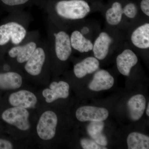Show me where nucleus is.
Listing matches in <instances>:
<instances>
[{
    "mask_svg": "<svg viewBox=\"0 0 149 149\" xmlns=\"http://www.w3.org/2000/svg\"><path fill=\"white\" fill-rule=\"evenodd\" d=\"M127 105L131 119L134 121L139 120L143 116L146 109V98L141 94L135 95L128 100Z\"/></svg>",
    "mask_w": 149,
    "mask_h": 149,
    "instance_id": "12",
    "label": "nucleus"
},
{
    "mask_svg": "<svg viewBox=\"0 0 149 149\" xmlns=\"http://www.w3.org/2000/svg\"><path fill=\"white\" fill-rule=\"evenodd\" d=\"M133 45L137 47L142 49L149 47V24L142 25L133 32L131 37Z\"/></svg>",
    "mask_w": 149,
    "mask_h": 149,
    "instance_id": "16",
    "label": "nucleus"
},
{
    "mask_svg": "<svg viewBox=\"0 0 149 149\" xmlns=\"http://www.w3.org/2000/svg\"><path fill=\"white\" fill-rule=\"evenodd\" d=\"M9 102L13 107L27 109L33 107L37 102V97L32 92L22 90L11 94Z\"/></svg>",
    "mask_w": 149,
    "mask_h": 149,
    "instance_id": "7",
    "label": "nucleus"
},
{
    "mask_svg": "<svg viewBox=\"0 0 149 149\" xmlns=\"http://www.w3.org/2000/svg\"><path fill=\"white\" fill-rule=\"evenodd\" d=\"M149 103H148V107H147V111H146V113L147 116H149Z\"/></svg>",
    "mask_w": 149,
    "mask_h": 149,
    "instance_id": "27",
    "label": "nucleus"
},
{
    "mask_svg": "<svg viewBox=\"0 0 149 149\" xmlns=\"http://www.w3.org/2000/svg\"><path fill=\"white\" fill-rule=\"evenodd\" d=\"M50 88H47L42 92L43 97L46 101L51 103L59 98L66 99L69 96V85L64 81L54 82L50 85Z\"/></svg>",
    "mask_w": 149,
    "mask_h": 149,
    "instance_id": "6",
    "label": "nucleus"
},
{
    "mask_svg": "<svg viewBox=\"0 0 149 149\" xmlns=\"http://www.w3.org/2000/svg\"><path fill=\"white\" fill-rule=\"evenodd\" d=\"M26 29L21 24L10 22L0 26V45H5L11 40L17 45L22 42L26 36Z\"/></svg>",
    "mask_w": 149,
    "mask_h": 149,
    "instance_id": "4",
    "label": "nucleus"
},
{
    "mask_svg": "<svg viewBox=\"0 0 149 149\" xmlns=\"http://www.w3.org/2000/svg\"><path fill=\"white\" fill-rule=\"evenodd\" d=\"M5 4L10 6L19 5L23 4L28 1L29 0H1Z\"/></svg>",
    "mask_w": 149,
    "mask_h": 149,
    "instance_id": "24",
    "label": "nucleus"
},
{
    "mask_svg": "<svg viewBox=\"0 0 149 149\" xmlns=\"http://www.w3.org/2000/svg\"><path fill=\"white\" fill-rule=\"evenodd\" d=\"M141 10L145 14L149 16V0H143L141 2Z\"/></svg>",
    "mask_w": 149,
    "mask_h": 149,
    "instance_id": "26",
    "label": "nucleus"
},
{
    "mask_svg": "<svg viewBox=\"0 0 149 149\" xmlns=\"http://www.w3.org/2000/svg\"><path fill=\"white\" fill-rule=\"evenodd\" d=\"M45 60V54L41 48L35 49L32 56L27 61L24 68L29 74L33 76L39 75Z\"/></svg>",
    "mask_w": 149,
    "mask_h": 149,
    "instance_id": "11",
    "label": "nucleus"
},
{
    "mask_svg": "<svg viewBox=\"0 0 149 149\" xmlns=\"http://www.w3.org/2000/svg\"><path fill=\"white\" fill-rule=\"evenodd\" d=\"M111 41V38L107 33H100L93 46V53L96 58L100 60L105 58Z\"/></svg>",
    "mask_w": 149,
    "mask_h": 149,
    "instance_id": "14",
    "label": "nucleus"
},
{
    "mask_svg": "<svg viewBox=\"0 0 149 149\" xmlns=\"http://www.w3.org/2000/svg\"><path fill=\"white\" fill-rule=\"evenodd\" d=\"M81 146L84 149H107L102 147L99 144L97 143L95 141L89 139H83L80 141Z\"/></svg>",
    "mask_w": 149,
    "mask_h": 149,
    "instance_id": "22",
    "label": "nucleus"
},
{
    "mask_svg": "<svg viewBox=\"0 0 149 149\" xmlns=\"http://www.w3.org/2000/svg\"><path fill=\"white\" fill-rule=\"evenodd\" d=\"M70 40L72 47L80 53L88 52L93 50V43L79 31L72 32Z\"/></svg>",
    "mask_w": 149,
    "mask_h": 149,
    "instance_id": "19",
    "label": "nucleus"
},
{
    "mask_svg": "<svg viewBox=\"0 0 149 149\" xmlns=\"http://www.w3.org/2000/svg\"><path fill=\"white\" fill-rule=\"evenodd\" d=\"M99 64L98 61L95 58L89 57L74 65V74L77 78H83L87 74H91L97 70Z\"/></svg>",
    "mask_w": 149,
    "mask_h": 149,
    "instance_id": "13",
    "label": "nucleus"
},
{
    "mask_svg": "<svg viewBox=\"0 0 149 149\" xmlns=\"http://www.w3.org/2000/svg\"><path fill=\"white\" fill-rule=\"evenodd\" d=\"M109 116V112L106 109L92 106L81 107L77 110L76 117L82 122L103 121Z\"/></svg>",
    "mask_w": 149,
    "mask_h": 149,
    "instance_id": "5",
    "label": "nucleus"
},
{
    "mask_svg": "<svg viewBox=\"0 0 149 149\" xmlns=\"http://www.w3.org/2000/svg\"><path fill=\"white\" fill-rule=\"evenodd\" d=\"M57 13L65 18L81 19L91 11L88 3L83 0H70L58 2L56 6Z\"/></svg>",
    "mask_w": 149,
    "mask_h": 149,
    "instance_id": "1",
    "label": "nucleus"
},
{
    "mask_svg": "<svg viewBox=\"0 0 149 149\" xmlns=\"http://www.w3.org/2000/svg\"><path fill=\"white\" fill-rule=\"evenodd\" d=\"M13 145L9 141L0 139V149H12Z\"/></svg>",
    "mask_w": 149,
    "mask_h": 149,
    "instance_id": "25",
    "label": "nucleus"
},
{
    "mask_svg": "<svg viewBox=\"0 0 149 149\" xmlns=\"http://www.w3.org/2000/svg\"><path fill=\"white\" fill-rule=\"evenodd\" d=\"M123 9V13L130 18H133L136 17L138 13L136 6L133 3H129L125 6Z\"/></svg>",
    "mask_w": 149,
    "mask_h": 149,
    "instance_id": "23",
    "label": "nucleus"
},
{
    "mask_svg": "<svg viewBox=\"0 0 149 149\" xmlns=\"http://www.w3.org/2000/svg\"><path fill=\"white\" fill-rule=\"evenodd\" d=\"M138 61V58L133 51L125 50L116 58L118 69L123 75L129 76L131 68L137 64Z\"/></svg>",
    "mask_w": 149,
    "mask_h": 149,
    "instance_id": "10",
    "label": "nucleus"
},
{
    "mask_svg": "<svg viewBox=\"0 0 149 149\" xmlns=\"http://www.w3.org/2000/svg\"><path fill=\"white\" fill-rule=\"evenodd\" d=\"M114 83V78L111 74L106 70H102L94 75L93 80L89 84V88L94 91L108 90L112 87Z\"/></svg>",
    "mask_w": 149,
    "mask_h": 149,
    "instance_id": "9",
    "label": "nucleus"
},
{
    "mask_svg": "<svg viewBox=\"0 0 149 149\" xmlns=\"http://www.w3.org/2000/svg\"><path fill=\"white\" fill-rule=\"evenodd\" d=\"M29 113L26 109L14 107L5 111L2 114L4 121L14 125L19 130H29L30 124L29 120Z\"/></svg>",
    "mask_w": 149,
    "mask_h": 149,
    "instance_id": "2",
    "label": "nucleus"
},
{
    "mask_svg": "<svg viewBox=\"0 0 149 149\" xmlns=\"http://www.w3.org/2000/svg\"><path fill=\"white\" fill-rule=\"evenodd\" d=\"M22 79L21 75L15 72L0 73V88L14 90L21 87Z\"/></svg>",
    "mask_w": 149,
    "mask_h": 149,
    "instance_id": "18",
    "label": "nucleus"
},
{
    "mask_svg": "<svg viewBox=\"0 0 149 149\" xmlns=\"http://www.w3.org/2000/svg\"><path fill=\"white\" fill-rule=\"evenodd\" d=\"M37 48V45L34 42H30L24 46H17L12 48L9 52L10 56L17 58L19 63L27 61Z\"/></svg>",
    "mask_w": 149,
    "mask_h": 149,
    "instance_id": "15",
    "label": "nucleus"
},
{
    "mask_svg": "<svg viewBox=\"0 0 149 149\" xmlns=\"http://www.w3.org/2000/svg\"><path fill=\"white\" fill-rule=\"evenodd\" d=\"M57 123V116L54 112L47 111L43 113L37 126L38 136L45 141L53 139L55 136Z\"/></svg>",
    "mask_w": 149,
    "mask_h": 149,
    "instance_id": "3",
    "label": "nucleus"
},
{
    "mask_svg": "<svg viewBox=\"0 0 149 149\" xmlns=\"http://www.w3.org/2000/svg\"><path fill=\"white\" fill-rule=\"evenodd\" d=\"M123 14V9L120 3L117 2H115L111 8L107 11L106 17L107 22L111 25H117L121 21Z\"/></svg>",
    "mask_w": 149,
    "mask_h": 149,
    "instance_id": "21",
    "label": "nucleus"
},
{
    "mask_svg": "<svg viewBox=\"0 0 149 149\" xmlns=\"http://www.w3.org/2000/svg\"><path fill=\"white\" fill-rule=\"evenodd\" d=\"M128 149H149V137L142 133L133 132L128 135L127 139Z\"/></svg>",
    "mask_w": 149,
    "mask_h": 149,
    "instance_id": "20",
    "label": "nucleus"
},
{
    "mask_svg": "<svg viewBox=\"0 0 149 149\" xmlns=\"http://www.w3.org/2000/svg\"><path fill=\"white\" fill-rule=\"evenodd\" d=\"M104 123L103 121H92L87 127L88 135L97 143L102 146L108 144L107 139L103 133Z\"/></svg>",
    "mask_w": 149,
    "mask_h": 149,
    "instance_id": "17",
    "label": "nucleus"
},
{
    "mask_svg": "<svg viewBox=\"0 0 149 149\" xmlns=\"http://www.w3.org/2000/svg\"><path fill=\"white\" fill-rule=\"evenodd\" d=\"M56 55L59 59L65 61L72 52V46L69 35L63 31L55 35Z\"/></svg>",
    "mask_w": 149,
    "mask_h": 149,
    "instance_id": "8",
    "label": "nucleus"
}]
</instances>
